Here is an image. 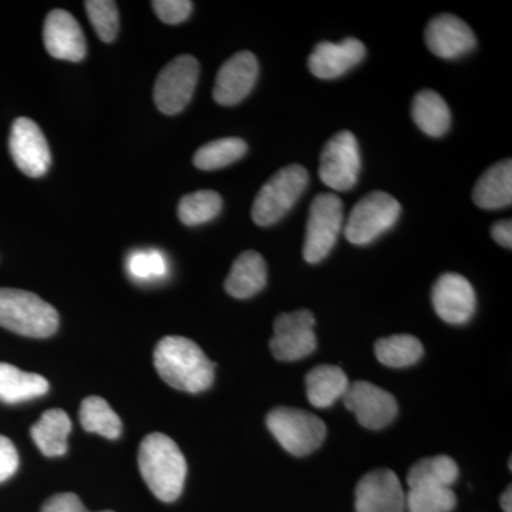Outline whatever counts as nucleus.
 I'll use <instances>...</instances> for the list:
<instances>
[{"label":"nucleus","instance_id":"obj_1","mask_svg":"<svg viewBox=\"0 0 512 512\" xmlns=\"http://www.w3.org/2000/svg\"><path fill=\"white\" fill-rule=\"evenodd\" d=\"M154 366L165 383L181 392H205L214 382V363L197 343L183 336H167L158 342Z\"/></svg>","mask_w":512,"mask_h":512},{"label":"nucleus","instance_id":"obj_14","mask_svg":"<svg viewBox=\"0 0 512 512\" xmlns=\"http://www.w3.org/2000/svg\"><path fill=\"white\" fill-rule=\"evenodd\" d=\"M437 315L450 325H464L476 312L477 298L473 285L458 274L441 275L431 292Z\"/></svg>","mask_w":512,"mask_h":512},{"label":"nucleus","instance_id":"obj_6","mask_svg":"<svg viewBox=\"0 0 512 512\" xmlns=\"http://www.w3.org/2000/svg\"><path fill=\"white\" fill-rule=\"evenodd\" d=\"M402 214V205L387 194L375 191L357 202L346 222V239L353 245L372 244L396 224Z\"/></svg>","mask_w":512,"mask_h":512},{"label":"nucleus","instance_id":"obj_17","mask_svg":"<svg viewBox=\"0 0 512 512\" xmlns=\"http://www.w3.org/2000/svg\"><path fill=\"white\" fill-rule=\"evenodd\" d=\"M426 45L441 59H458L477 45L476 35L464 20L454 15H439L430 20L424 33Z\"/></svg>","mask_w":512,"mask_h":512},{"label":"nucleus","instance_id":"obj_35","mask_svg":"<svg viewBox=\"0 0 512 512\" xmlns=\"http://www.w3.org/2000/svg\"><path fill=\"white\" fill-rule=\"evenodd\" d=\"M42 512H89L84 507L80 498L73 493L53 495L43 504ZM113 512V511H101Z\"/></svg>","mask_w":512,"mask_h":512},{"label":"nucleus","instance_id":"obj_22","mask_svg":"<svg viewBox=\"0 0 512 512\" xmlns=\"http://www.w3.org/2000/svg\"><path fill=\"white\" fill-rule=\"evenodd\" d=\"M49 382L36 373L23 372L9 363H0V402L16 404L43 396Z\"/></svg>","mask_w":512,"mask_h":512},{"label":"nucleus","instance_id":"obj_8","mask_svg":"<svg viewBox=\"0 0 512 512\" xmlns=\"http://www.w3.org/2000/svg\"><path fill=\"white\" fill-rule=\"evenodd\" d=\"M200 63L190 55L171 60L158 74L154 86L157 109L167 116L181 113L190 103L197 89Z\"/></svg>","mask_w":512,"mask_h":512},{"label":"nucleus","instance_id":"obj_36","mask_svg":"<svg viewBox=\"0 0 512 512\" xmlns=\"http://www.w3.org/2000/svg\"><path fill=\"white\" fill-rule=\"evenodd\" d=\"M491 237L501 247L512 248V224L511 220H503L495 222L491 228Z\"/></svg>","mask_w":512,"mask_h":512},{"label":"nucleus","instance_id":"obj_3","mask_svg":"<svg viewBox=\"0 0 512 512\" xmlns=\"http://www.w3.org/2000/svg\"><path fill=\"white\" fill-rule=\"evenodd\" d=\"M0 326L28 338L45 339L59 328V313L36 293L0 288Z\"/></svg>","mask_w":512,"mask_h":512},{"label":"nucleus","instance_id":"obj_7","mask_svg":"<svg viewBox=\"0 0 512 512\" xmlns=\"http://www.w3.org/2000/svg\"><path fill=\"white\" fill-rule=\"evenodd\" d=\"M343 225V204L338 195L319 194L312 201L306 225L303 258L309 264H318L330 254Z\"/></svg>","mask_w":512,"mask_h":512},{"label":"nucleus","instance_id":"obj_29","mask_svg":"<svg viewBox=\"0 0 512 512\" xmlns=\"http://www.w3.org/2000/svg\"><path fill=\"white\" fill-rule=\"evenodd\" d=\"M222 198L218 192L200 190L181 198L178 204V218L188 227L207 224L220 215Z\"/></svg>","mask_w":512,"mask_h":512},{"label":"nucleus","instance_id":"obj_33","mask_svg":"<svg viewBox=\"0 0 512 512\" xmlns=\"http://www.w3.org/2000/svg\"><path fill=\"white\" fill-rule=\"evenodd\" d=\"M154 12L161 22L167 25H178L190 18L192 2L190 0H154L151 3Z\"/></svg>","mask_w":512,"mask_h":512},{"label":"nucleus","instance_id":"obj_28","mask_svg":"<svg viewBox=\"0 0 512 512\" xmlns=\"http://www.w3.org/2000/svg\"><path fill=\"white\" fill-rule=\"evenodd\" d=\"M375 353L384 366L407 367L419 362L424 349L420 340L412 335H394L377 340Z\"/></svg>","mask_w":512,"mask_h":512},{"label":"nucleus","instance_id":"obj_23","mask_svg":"<svg viewBox=\"0 0 512 512\" xmlns=\"http://www.w3.org/2000/svg\"><path fill=\"white\" fill-rule=\"evenodd\" d=\"M72 431V421L66 412L60 409L47 410L30 430L32 439L47 457H59L66 454L67 437Z\"/></svg>","mask_w":512,"mask_h":512},{"label":"nucleus","instance_id":"obj_13","mask_svg":"<svg viewBox=\"0 0 512 512\" xmlns=\"http://www.w3.org/2000/svg\"><path fill=\"white\" fill-rule=\"evenodd\" d=\"M406 494L392 470L379 468L360 478L356 487V512H404Z\"/></svg>","mask_w":512,"mask_h":512},{"label":"nucleus","instance_id":"obj_34","mask_svg":"<svg viewBox=\"0 0 512 512\" xmlns=\"http://www.w3.org/2000/svg\"><path fill=\"white\" fill-rule=\"evenodd\" d=\"M19 454L8 437L0 436V483L9 480L18 471Z\"/></svg>","mask_w":512,"mask_h":512},{"label":"nucleus","instance_id":"obj_30","mask_svg":"<svg viewBox=\"0 0 512 512\" xmlns=\"http://www.w3.org/2000/svg\"><path fill=\"white\" fill-rule=\"evenodd\" d=\"M457 497L451 488L416 487L406 494L409 512H451L456 508Z\"/></svg>","mask_w":512,"mask_h":512},{"label":"nucleus","instance_id":"obj_12","mask_svg":"<svg viewBox=\"0 0 512 512\" xmlns=\"http://www.w3.org/2000/svg\"><path fill=\"white\" fill-rule=\"evenodd\" d=\"M342 399L357 421L370 430L389 426L399 412L393 394L369 382L350 383Z\"/></svg>","mask_w":512,"mask_h":512},{"label":"nucleus","instance_id":"obj_31","mask_svg":"<svg viewBox=\"0 0 512 512\" xmlns=\"http://www.w3.org/2000/svg\"><path fill=\"white\" fill-rule=\"evenodd\" d=\"M87 16L101 42L111 43L119 33V9L111 0H87L84 2Z\"/></svg>","mask_w":512,"mask_h":512},{"label":"nucleus","instance_id":"obj_11","mask_svg":"<svg viewBox=\"0 0 512 512\" xmlns=\"http://www.w3.org/2000/svg\"><path fill=\"white\" fill-rule=\"evenodd\" d=\"M9 148L13 161L28 177H43L52 164L45 134L35 121L28 117H19L13 123Z\"/></svg>","mask_w":512,"mask_h":512},{"label":"nucleus","instance_id":"obj_21","mask_svg":"<svg viewBox=\"0 0 512 512\" xmlns=\"http://www.w3.org/2000/svg\"><path fill=\"white\" fill-rule=\"evenodd\" d=\"M349 384L348 376L340 367L320 365L306 376V394L312 406L326 409L345 396Z\"/></svg>","mask_w":512,"mask_h":512},{"label":"nucleus","instance_id":"obj_9","mask_svg":"<svg viewBox=\"0 0 512 512\" xmlns=\"http://www.w3.org/2000/svg\"><path fill=\"white\" fill-rule=\"evenodd\" d=\"M360 167L362 160L355 134L348 130L340 131L323 148L319 177L332 190L349 191L359 180Z\"/></svg>","mask_w":512,"mask_h":512},{"label":"nucleus","instance_id":"obj_27","mask_svg":"<svg viewBox=\"0 0 512 512\" xmlns=\"http://www.w3.org/2000/svg\"><path fill=\"white\" fill-rule=\"evenodd\" d=\"M248 146L242 138L228 137L211 141L197 150L194 165L200 170L214 171L237 163L247 154Z\"/></svg>","mask_w":512,"mask_h":512},{"label":"nucleus","instance_id":"obj_37","mask_svg":"<svg viewBox=\"0 0 512 512\" xmlns=\"http://www.w3.org/2000/svg\"><path fill=\"white\" fill-rule=\"evenodd\" d=\"M501 507H503L504 512H512L511 487H508L507 490L504 491L503 495H501Z\"/></svg>","mask_w":512,"mask_h":512},{"label":"nucleus","instance_id":"obj_16","mask_svg":"<svg viewBox=\"0 0 512 512\" xmlns=\"http://www.w3.org/2000/svg\"><path fill=\"white\" fill-rule=\"evenodd\" d=\"M43 42L55 59L77 63L86 57V37L79 22L66 10L55 9L47 15Z\"/></svg>","mask_w":512,"mask_h":512},{"label":"nucleus","instance_id":"obj_15","mask_svg":"<svg viewBox=\"0 0 512 512\" xmlns=\"http://www.w3.org/2000/svg\"><path fill=\"white\" fill-rule=\"evenodd\" d=\"M259 64L254 53L244 50L227 60L217 74L214 100L225 107L241 103L254 90Z\"/></svg>","mask_w":512,"mask_h":512},{"label":"nucleus","instance_id":"obj_32","mask_svg":"<svg viewBox=\"0 0 512 512\" xmlns=\"http://www.w3.org/2000/svg\"><path fill=\"white\" fill-rule=\"evenodd\" d=\"M127 272L141 282L163 279L168 272L167 258L157 249L133 252L127 259Z\"/></svg>","mask_w":512,"mask_h":512},{"label":"nucleus","instance_id":"obj_4","mask_svg":"<svg viewBox=\"0 0 512 512\" xmlns=\"http://www.w3.org/2000/svg\"><path fill=\"white\" fill-rule=\"evenodd\" d=\"M309 174L299 164L286 165L261 188L252 205V220L259 227H269L291 211L308 187Z\"/></svg>","mask_w":512,"mask_h":512},{"label":"nucleus","instance_id":"obj_25","mask_svg":"<svg viewBox=\"0 0 512 512\" xmlns=\"http://www.w3.org/2000/svg\"><path fill=\"white\" fill-rule=\"evenodd\" d=\"M458 474V466L453 458L448 456H436L423 458L417 461L410 468L409 476H407V484L410 488L416 487H446L456 483Z\"/></svg>","mask_w":512,"mask_h":512},{"label":"nucleus","instance_id":"obj_10","mask_svg":"<svg viewBox=\"0 0 512 512\" xmlns=\"http://www.w3.org/2000/svg\"><path fill=\"white\" fill-rule=\"evenodd\" d=\"M315 323V316L306 309L279 315L269 343L272 355L282 362H295L311 355L316 349Z\"/></svg>","mask_w":512,"mask_h":512},{"label":"nucleus","instance_id":"obj_2","mask_svg":"<svg viewBox=\"0 0 512 512\" xmlns=\"http://www.w3.org/2000/svg\"><path fill=\"white\" fill-rule=\"evenodd\" d=\"M141 476L158 500L173 503L184 490L187 461L174 440L163 433L148 434L138 450Z\"/></svg>","mask_w":512,"mask_h":512},{"label":"nucleus","instance_id":"obj_18","mask_svg":"<svg viewBox=\"0 0 512 512\" xmlns=\"http://www.w3.org/2000/svg\"><path fill=\"white\" fill-rule=\"evenodd\" d=\"M365 56V45L355 37H348L340 43L322 42L316 45L309 56L308 66L318 79L332 80L348 73Z\"/></svg>","mask_w":512,"mask_h":512},{"label":"nucleus","instance_id":"obj_19","mask_svg":"<svg viewBox=\"0 0 512 512\" xmlns=\"http://www.w3.org/2000/svg\"><path fill=\"white\" fill-rule=\"evenodd\" d=\"M268 279V271L261 254L247 251L235 259L229 272L225 289L232 298L249 299L262 291Z\"/></svg>","mask_w":512,"mask_h":512},{"label":"nucleus","instance_id":"obj_5","mask_svg":"<svg viewBox=\"0 0 512 512\" xmlns=\"http://www.w3.org/2000/svg\"><path fill=\"white\" fill-rule=\"evenodd\" d=\"M266 426L278 443L295 457H305L322 446L326 426L315 414L293 407H276L266 416Z\"/></svg>","mask_w":512,"mask_h":512},{"label":"nucleus","instance_id":"obj_26","mask_svg":"<svg viewBox=\"0 0 512 512\" xmlns=\"http://www.w3.org/2000/svg\"><path fill=\"white\" fill-rule=\"evenodd\" d=\"M80 423L89 433H96L110 440L119 439L123 431L119 414L99 396H90L83 400L80 407Z\"/></svg>","mask_w":512,"mask_h":512},{"label":"nucleus","instance_id":"obj_24","mask_svg":"<svg viewBox=\"0 0 512 512\" xmlns=\"http://www.w3.org/2000/svg\"><path fill=\"white\" fill-rule=\"evenodd\" d=\"M414 123L430 137H441L451 126V113L446 101L433 90H421L413 99Z\"/></svg>","mask_w":512,"mask_h":512},{"label":"nucleus","instance_id":"obj_20","mask_svg":"<svg viewBox=\"0 0 512 512\" xmlns=\"http://www.w3.org/2000/svg\"><path fill=\"white\" fill-rule=\"evenodd\" d=\"M473 200L483 210H500L512 204V161L504 160L488 168L473 191Z\"/></svg>","mask_w":512,"mask_h":512}]
</instances>
